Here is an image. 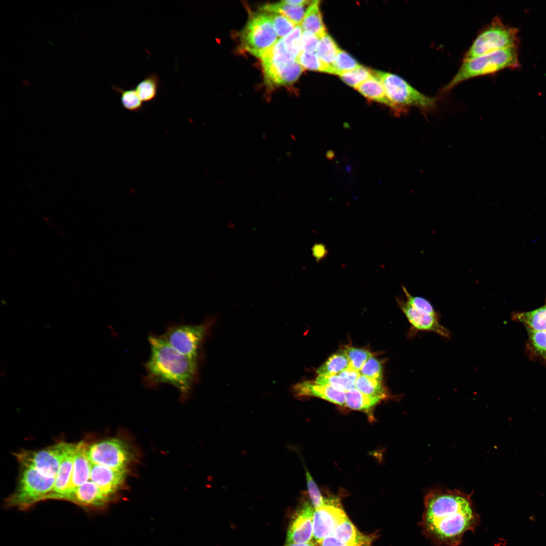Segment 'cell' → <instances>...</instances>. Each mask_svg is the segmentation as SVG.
I'll return each mask as SVG.
<instances>
[{"label": "cell", "mask_w": 546, "mask_h": 546, "mask_svg": "<svg viewBox=\"0 0 546 546\" xmlns=\"http://www.w3.org/2000/svg\"><path fill=\"white\" fill-rule=\"evenodd\" d=\"M338 375L355 383L356 380L360 374L359 372L349 368Z\"/></svg>", "instance_id": "46"}, {"label": "cell", "mask_w": 546, "mask_h": 546, "mask_svg": "<svg viewBox=\"0 0 546 546\" xmlns=\"http://www.w3.org/2000/svg\"><path fill=\"white\" fill-rule=\"evenodd\" d=\"M262 63H276L289 64L296 61V58L286 49L282 38L263 53L259 57Z\"/></svg>", "instance_id": "27"}, {"label": "cell", "mask_w": 546, "mask_h": 546, "mask_svg": "<svg viewBox=\"0 0 546 546\" xmlns=\"http://www.w3.org/2000/svg\"><path fill=\"white\" fill-rule=\"evenodd\" d=\"M303 30L300 25L282 39L286 50L296 59L301 52V41Z\"/></svg>", "instance_id": "38"}, {"label": "cell", "mask_w": 546, "mask_h": 546, "mask_svg": "<svg viewBox=\"0 0 546 546\" xmlns=\"http://www.w3.org/2000/svg\"><path fill=\"white\" fill-rule=\"evenodd\" d=\"M314 509L308 502L296 511L289 524L287 536L288 543H305L313 536V516Z\"/></svg>", "instance_id": "13"}, {"label": "cell", "mask_w": 546, "mask_h": 546, "mask_svg": "<svg viewBox=\"0 0 546 546\" xmlns=\"http://www.w3.org/2000/svg\"><path fill=\"white\" fill-rule=\"evenodd\" d=\"M349 360V368L359 372L366 361L372 356V353L368 350L351 346H347L344 349Z\"/></svg>", "instance_id": "36"}, {"label": "cell", "mask_w": 546, "mask_h": 546, "mask_svg": "<svg viewBox=\"0 0 546 546\" xmlns=\"http://www.w3.org/2000/svg\"><path fill=\"white\" fill-rule=\"evenodd\" d=\"M87 453L92 463L116 470L126 469L135 457L130 444L116 438L87 444Z\"/></svg>", "instance_id": "9"}, {"label": "cell", "mask_w": 546, "mask_h": 546, "mask_svg": "<svg viewBox=\"0 0 546 546\" xmlns=\"http://www.w3.org/2000/svg\"><path fill=\"white\" fill-rule=\"evenodd\" d=\"M148 340L150 353L144 364V384L149 387L170 384L186 398L198 381L200 361L178 352L159 335L150 334Z\"/></svg>", "instance_id": "2"}, {"label": "cell", "mask_w": 546, "mask_h": 546, "mask_svg": "<svg viewBox=\"0 0 546 546\" xmlns=\"http://www.w3.org/2000/svg\"><path fill=\"white\" fill-rule=\"evenodd\" d=\"M360 375L382 381L383 368L380 361L374 356H371L359 371Z\"/></svg>", "instance_id": "40"}, {"label": "cell", "mask_w": 546, "mask_h": 546, "mask_svg": "<svg viewBox=\"0 0 546 546\" xmlns=\"http://www.w3.org/2000/svg\"><path fill=\"white\" fill-rule=\"evenodd\" d=\"M332 535L339 541L346 543L360 542L372 537L361 534L347 517L336 527Z\"/></svg>", "instance_id": "26"}, {"label": "cell", "mask_w": 546, "mask_h": 546, "mask_svg": "<svg viewBox=\"0 0 546 546\" xmlns=\"http://www.w3.org/2000/svg\"><path fill=\"white\" fill-rule=\"evenodd\" d=\"M260 10L268 13H276L283 15L297 25H301L305 12L304 6L291 5L285 3L283 1L267 4L262 6Z\"/></svg>", "instance_id": "23"}, {"label": "cell", "mask_w": 546, "mask_h": 546, "mask_svg": "<svg viewBox=\"0 0 546 546\" xmlns=\"http://www.w3.org/2000/svg\"><path fill=\"white\" fill-rule=\"evenodd\" d=\"M22 467L16 489L5 500L7 508L27 510L46 500L53 489L55 478L47 476L33 468Z\"/></svg>", "instance_id": "5"}, {"label": "cell", "mask_w": 546, "mask_h": 546, "mask_svg": "<svg viewBox=\"0 0 546 546\" xmlns=\"http://www.w3.org/2000/svg\"><path fill=\"white\" fill-rule=\"evenodd\" d=\"M319 39L320 38L314 34L309 31H303L301 41V52L314 53Z\"/></svg>", "instance_id": "43"}, {"label": "cell", "mask_w": 546, "mask_h": 546, "mask_svg": "<svg viewBox=\"0 0 546 546\" xmlns=\"http://www.w3.org/2000/svg\"><path fill=\"white\" fill-rule=\"evenodd\" d=\"M382 400L379 397L365 394L354 388L346 392L345 406L352 410L364 412L372 417V410Z\"/></svg>", "instance_id": "21"}, {"label": "cell", "mask_w": 546, "mask_h": 546, "mask_svg": "<svg viewBox=\"0 0 546 546\" xmlns=\"http://www.w3.org/2000/svg\"><path fill=\"white\" fill-rule=\"evenodd\" d=\"M160 84V78L156 73H151L143 79L135 87L143 102L153 100L156 97Z\"/></svg>", "instance_id": "28"}, {"label": "cell", "mask_w": 546, "mask_h": 546, "mask_svg": "<svg viewBox=\"0 0 546 546\" xmlns=\"http://www.w3.org/2000/svg\"><path fill=\"white\" fill-rule=\"evenodd\" d=\"M356 89L369 99L384 104L390 107L383 84L378 77L373 74Z\"/></svg>", "instance_id": "24"}, {"label": "cell", "mask_w": 546, "mask_h": 546, "mask_svg": "<svg viewBox=\"0 0 546 546\" xmlns=\"http://www.w3.org/2000/svg\"><path fill=\"white\" fill-rule=\"evenodd\" d=\"M518 65L516 46L463 61L457 73L443 90L448 91L467 79L494 73L506 68H517Z\"/></svg>", "instance_id": "4"}, {"label": "cell", "mask_w": 546, "mask_h": 546, "mask_svg": "<svg viewBox=\"0 0 546 546\" xmlns=\"http://www.w3.org/2000/svg\"><path fill=\"white\" fill-rule=\"evenodd\" d=\"M349 360L344 349L332 354L316 370L318 375H336L349 368Z\"/></svg>", "instance_id": "25"}, {"label": "cell", "mask_w": 546, "mask_h": 546, "mask_svg": "<svg viewBox=\"0 0 546 546\" xmlns=\"http://www.w3.org/2000/svg\"><path fill=\"white\" fill-rule=\"evenodd\" d=\"M296 61L303 69L330 73V67L322 62L315 53H307L301 52L297 58Z\"/></svg>", "instance_id": "35"}, {"label": "cell", "mask_w": 546, "mask_h": 546, "mask_svg": "<svg viewBox=\"0 0 546 546\" xmlns=\"http://www.w3.org/2000/svg\"><path fill=\"white\" fill-rule=\"evenodd\" d=\"M112 497L89 480L76 487L66 497L65 500L93 511L105 506Z\"/></svg>", "instance_id": "14"}, {"label": "cell", "mask_w": 546, "mask_h": 546, "mask_svg": "<svg viewBox=\"0 0 546 546\" xmlns=\"http://www.w3.org/2000/svg\"><path fill=\"white\" fill-rule=\"evenodd\" d=\"M268 14L277 36L280 38L284 37L297 26L283 15L276 13Z\"/></svg>", "instance_id": "39"}, {"label": "cell", "mask_w": 546, "mask_h": 546, "mask_svg": "<svg viewBox=\"0 0 546 546\" xmlns=\"http://www.w3.org/2000/svg\"><path fill=\"white\" fill-rule=\"evenodd\" d=\"M262 65L265 81L270 86L291 84L304 70L296 61L289 64L263 63Z\"/></svg>", "instance_id": "15"}, {"label": "cell", "mask_w": 546, "mask_h": 546, "mask_svg": "<svg viewBox=\"0 0 546 546\" xmlns=\"http://www.w3.org/2000/svg\"><path fill=\"white\" fill-rule=\"evenodd\" d=\"M87 444L83 441L77 443L73 464L70 486L63 500H65L66 497L76 487L90 479L92 463L87 456Z\"/></svg>", "instance_id": "19"}, {"label": "cell", "mask_w": 546, "mask_h": 546, "mask_svg": "<svg viewBox=\"0 0 546 546\" xmlns=\"http://www.w3.org/2000/svg\"><path fill=\"white\" fill-rule=\"evenodd\" d=\"M305 475L308 492L312 506L314 509H317L325 504L326 499L322 496L317 485L308 470H306Z\"/></svg>", "instance_id": "42"}, {"label": "cell", "mask_w": 546, "mask_h": 546, "mask_svg": "<svg viewBox=\"0 0 546 546\" xmlns=\"http://www.w3.org/2000/svg\"><path fill=\"white\" fill-rule=\"evenodd\" d=\"M77 443H68L52 492L46 499L63 500L70 486L74 455Z\"/></svg>", "instance_id": "16"}, {"label": "cell", "mask_w": 546, "mask_h": 546, "mask_svg": "<svg viewBox=\"0 0 546 546\" xmlns=\"http://www.w3.org/2000/svg\"><path fill=\"white\" fill-rule=\"evenodd\" d=\"M294 390L299 396H313L341 406H345L346 392L331 386L305 381L297 384Z\"/></svg>", "instance_id": "18"}, {"label": "cell", "mask_w": 546, "mask_h": 546, "mask_svg": "<svg viewBox=\"0 0 546 546\" xmlns=\"http://www.w3.org/2000/svg\"><path fill=\"white\" fill-rule=\"evenodd\" d=\"M210 323L201 324H169L163 334L159 335L178 352L200 361L201 349L207 335Z\"/></svg>", "instance_id": "6"}, {"label": "cell", "mask_w": 546, "mask_h": 546, "mask_svg": "<svg viewBox=\"0 0 546 546\" xmlns=\"http://www.w3.org/2000/svg\"><path fill=\"white\" fill-rule=\"evenodd\" d=\"M319 1H312L305 12L301 24L303 31H309L320 38L326 32L319 8Z\"/></svg>", "instance_id": "22"}, {"label": "cell", "mask_w": 546, "mask_h": 546, "mask_svg": "<svg viewBox=\"0 0 546 546\" xmlns=\"http://www.w3.org/2000/svg\"><path fill=\"white\" fill-rule=\"evenodd\" d=\"M512 317L524 325L527 331H546V304L533 310L514 312Z\"/></svg>", "instance_id": "20"}, {"label": "cell", "mask_w": 546, "mask_h": 546, "mask_svg": "<svg viewBox=\"0 0 546 546\" xmlns=\"http://www.w3.org/2000/svg\"><path fill=\"white\" fill-rule=\"evenodd\" d=\"M471 495L442 488L430 489L426 493L420 526L434 546H458L464 534L474 531L479 525L480 517Z\"/></svg>", "instance_id": "1"}, {"label": "cell", "mask_w": 546, "mask_h": 546, "mask_svg": "<svg viewBox=\"0 0 546 546\" xmlns=\"http://www.w3.org/2000/svg\"><path fill=\"white\" fill-rule=\"evenodd\" d=\"M355 388L362 393L382 399L387 397V393L382 381L360 375L355 381Z\"/></svg>", "instance_id": "30"}, {"label": "cell", "mask_w": 546, "mask_h": 546, "mask_svg": "<svg viewBox=\"0 0 546 546\" xmlns=\"http://www.w3.org/2000/svg\"><path fill=\"white\" fill-rule=\"evenodd\" d=\"M373 70L360 65L356 68L340 75L341 79L348 85L356 89L361 83L373 75Z\"/></svg>", "instance_id": "33"}, {"label": "cell", "mask_w": 546, "mask_h": 546, "mask_svg": "<svg viewBox=\"0 0 546 546\" xmlns=\"http://www.w3.org/2000/svg\"><path fill=\"white\" fill-rule=\"evenodd\" d=\"M314 381L317 383L330 386L345 392L355 388V383L343 378L338 374L318 375Z\"/></svg>", "instance_id": "34"}, {"label": "cell", "mask_w": 546, "mask_h": 546, "mask_svg": "<svg viewBox=\"0 0 546 546\" xmlns=\"http://www.w3.org/2000/svg\"><path fill=\"white\" fill-rule=\"evenodd\" d=\"M317 546H321V545L320 543H318V545H317Z\"/></svg>", "instance_id": "49"}, {"label": "cell", "mask_w": 546, "mask_h": 546, "mask_svg": "<svg viewBox=\"0 0 546 546\" xmlns=\"http://www.w3.org/2000/svg\"><path fill=\"white\" fill-rule=\"evenodd\" d=\"M112 87L121 95V103L125 109L132 112H138L142 109L143 102L134 88L123 89L114 85Z\"/></svg>", "instance_id": "32"}, {"label": "cell", "mask_w": 546, "mask_h": 546, "mask_svg": "<svg viewBox=\"0 0 546 546\" xmlns=\"http://www.w3.org/2000/svg\"><path fill=\"white\" fill-rule=\"evenodd\" d=\"M372 538L360 542L346 543L339 541L331 535L325 537L320 544L321 546H371Z\"/></svg>", "instance_id": "44"}, {"label": "cell", "mask_w": 546, "mask_h": 546, "mask_svg": "<svg viewBox=\"0 0 546 546\" xmlns=\"http://www.w3.org/2000/svg\"><path fill=\"white\" fill-rule=\"evenodd\" d=\"M346 517L338 500L326 498L325 504L314 509L313 513L312 537L315 543H320L325 537L332 535Z\"/></svg>", "instance_id": "11"}, {"label": "cell", "mask_w": 546, "mask_h": 546, "mask_svg": "<svg viewBox=\"0 0 546 546\" xmlns=\"http://www.w3.org/2000/svg\"><path fill=\"white\" fill-rule=\"evenodd\" d=\"M339 50L336 42L327 33L320 38L315 54L322 62L331 68Z\"/></svg>", "instance_id": "29"}, {"label": "cell", "mask_w": 546, "mask_h": 546, "mask_svg": "<svg viewBox=\"0 0 546 546\" xmlns=\"http://www.w3.org/2000/svg\"><path fill=\"white\" fill-rule=\"evenodd\" d=\"M126 475V469L116 470L92 463L89 480L113 496L122 486Z\"/></svg>", "instance_id": "17"}, {"label": "cell", "mask_w": 546, "mask_h": 546, "mask_svg": "<svg viewBox=\"0 0 546 546\" xmlns=\"http://www.w3.org/2000/svg\"><path fill=\"white\" fill-rule=\"evenodd\" d=\"M400 309L411 326L412 337L419 332H431L444 338H449L450 332L439 322L440 315H434L418 310L406 301L398 300Z\"/></svg>", "instance_id": "12"}, {"label": "cell", "mask_w": 546, "mask_h": 546, "mask_svg": "<svg viewBox=\"0 0 546 546\" xmlns=\"http://www.w3.org/2000/svg\"><path fill=\"white\" fill-rule=\"evenodd\" d=\"M68 443L60 442L44 449L22 450L15 456L22 466L33 468L49 477L56 478Z\"/></svg>", "instance_id": "10"}, {"label": "cell", "mask_w": 546, "mask_h": 546, "mask_svg": "<svg viewBox=\"0 0 546 546\" xmlns=\"http://www.w3.org/2000/svg\"><path fill=\"white\" fill-rule=\"evenodd\" d=\"M402 289L406 298V301L412 307L432 315H439L429 300L422 297L412 295L404 287Z\"/></svg>", "instance_id": "41"}, {"label": "cell", "mask_w": 546, "mask_h": 546, "mask_svg": "<svg viewBox=\"0 0 546 546\" xmlns=\"http://www.w3.org/2000/svg\"><path fill=\"white\" fill-rule=\"evenodd\" d=\"M360 65L349 54L340 49L331 66L330 73L340 75Z\"/></svg>", "instance_id": "31"}, {"label": "cell", "mask_w": 546, "mask_h": 546, "mask_svg": "<svg viewBox=\"0 0 546 546\" xmlns=\"http://www.w3.org/2000/svg\"><path fill=\"white\" fill-rule=\"evenodd\" d=\"M518 30L506 25L498 18L476 38L466 52L464 61L516 46Z\"/></svg>", "instance_id": "7"}, {"label": "cell", "mask_w": 546, "mask_h": 546, "mask_svg": "<svg viewBox=\"0 0 546 546\" xmlns=\"http://www.w3.org/2000/svg\"><path fill=\"white\" fill-rule=\"evenodd\" d=\"M312 252L316 261H320L325 258L328 254L327 247L322 243L315 244L312 248Z\"/></svg>", "instance_id": "45"}, {"label": "cell", "mask_w": 546, "mask_h": 546, "mask_svg": "<svg viewBox=\"0 0 546 546\" xmlns=\"http://www.w3.org/2000/svg\"><path fill=\"white\" fill-rule=\"evenodd\" d=\"M240 37L243 47L259 58L279 40L268 14L263 11L250 16Z\"/></svg>", "instance_id": "8"}, {"label": "cell", "mask_w": 546, "mask_h": 546, "mask_svg": "<svg viewBox=\"0 0 546 546\" xmlns=\"http://www.w3.org/2000/svg\"><path fill=\"white\" fill-rule=\"evenodd\" d=\"M373 72L383 84L390 107L396 113H404L411 107L426 113L435 108V98L421 93L400 77L380 71Z\"/></svg>", "instance_id": "3"}, {"label": "cell", "mask_w": 546, "mask_h": 546, "mask_svg": "<svg viewBox=\"0 0 546 546\" xmlns=\"http://www.w3.org/2000/svg\"><path fill=\"white\" fill-rule=\"evenodd\" d=\"M285 3L293 6H303L311 3L312 1L306 0H285L283 1Z\"/></svg>", "instance_id": "47"}, {"label": "cell", "mask_w": 546, "mask_h": 546, "mask_svg": "<svg viewBox=\"0 0 546 546\" xmlns=\"http://www.w3.org/2000/svg\"><path fill=\"white\" fill-rule=\"evenodd\" d=\"M528 345L536 355L546 359V331H528Z\"/></svg>", "instance_id": "37"}, {"label": "cell", "mask_w": 546, "mask_h": 546, "mask_svg": "<svg viewBox=\"0 0 546 546\" xmlns=\"http://www.w3.org/2000/svg\"><path fill=\"white\" fill-rule=\"evenodd\" d=\"M315 543H313L312 542H309L308 543H286V544L284 546H315Z\"/></svg>", "instance_id": "48"}]
</instances>
